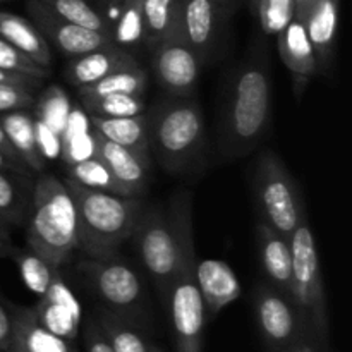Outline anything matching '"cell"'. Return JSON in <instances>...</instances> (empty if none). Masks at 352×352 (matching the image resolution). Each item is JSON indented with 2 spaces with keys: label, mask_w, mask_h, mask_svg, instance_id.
<instances>
[{
  "label": "cell",
  "mask_w": 352,
  "mask_h": 352,
  "mask_svg": "<svg viewBox=\"0 0 352 352\" xmlns=\"http://www.w3.org/2000/svg\"><path fill=\"white\" fill-rule=\"evenodd\" d=\"M272 116V79L265 58L246 62L230 81L222 117L220 150L226 157H244L267 134Z\"/></svg>",
  "instance_id": "obj_1"
},
{
  "label": "cell",
  "mask_w": 352,
  "mask_h": 352,
  "mask_svg": "<svg viewBox=\"0 0 352 352\" xmlns=\"http://www.w3.org/2000/svg\"><path fill=\"white\" fill-rule=\"evenodd\" d=\"M65 186L74 198L79 220V250L89 258L117 254V250L134 236L144 213V203L138 196L82 188L71 179Z\"/></svg>",
  "instance_id": "obj_2"
},
{
  "label": "cell",
  "mask_w": 352,
  "mask_h": 352,
  "mask_svg": "<svg viewBox=\"0 0 352 352\" xmlns=\"http://www.w3.org/2000/svg\"><path fill=\"white\" fill-rule=\"evenodd\" d=\"M26 217L28 246L50 265L58 268L79 250L78 210L65 182L41 175L31 192Z\"/></svg>",
  "instance_id": "obj_3"
},
{
  "label": "cell",
  "mask_w": 352,
  "mask_h": 352,
  "mask_svg": "<svg viewBox=\"0 0 352 352\" xmlns=\"http://www.w3.org/2000/svg\"><path fill=\"white\" fill-rule=\"evenodd\" d=\"M133 237L141 263L164 296L181 270L186 251L195 246L189 196H179L170 213L144 210Z\"/></svg>",
  "instance_id": "obj_4"
},
{
  "label": "cell",
  "mask_w": 352,
  "mask_h": 352,
  "mask_svg": "<svg viewBox=\"0 0 352 352\" xmlns=\"http://www.w3.org/2000/svg\"><path fill=\"white\" fill-rule=\"evenodd\" d=\"M150 151L165 170L179 172L199 153L205 140V117L192 98H170L150 113Z\"/></svg>",
  "instance_id": "obj_5"
},
{
  "label": "cell",
  "mask_w": 352,
  "mask_h": 352,
  "mask_svg": "<svg viewBox=\"0 0 352 352\" xmlns=\"http://www.w3.org/2000/svg\"><path fill=\"white\" fill-rule=\"evenodd\" d=\"M253 184L261 222L289 239L306 217L301 192L291 172L277 155L267 151L258 158Z\"/></svg>",
  "instance_id": "obj_6"
},
{
  "label": "cell",
  "mask_w": 352,
  "mask_h": 352,
  "mask_svg": "<svg viewBox=\"0 0 352 352\" xmlns=\"http://www.w3.org/2000/svg\"><path fill=\"white\" fill-rule=\"evenodd\" d=\"M292 256L291 299L311 320L320 339L329 337V313H327L325 285L320 268L315 236L308 219H302L289 237Z\"/></svg>",
  "instance_id": "obj_7"
},
{
  "label": "cell",
  "mask_w": 352,
  "mask_h": 352,
  "mask_svg": "<svg viewBox=\"0 0 352 352\" xmlns=\"http://www.w3.org/2000/svg\"><path fill=\"white\" fill-rule=\"evenodd\" d=\"M195 246L184 254L181 270L162 296L174 332L175 352H203L206 318L205 302L195 277Z\"/></svg>",
  "instance_id": "obj_8"
},
{
  "label": "cell",
  "mask_w": 352,
  "mask_h": 352,
  "mask_svg": "<svg viewBox=\"0 0 352 352\" xmlns=\"http://www.w3.org/2000/svg\"><path fill=\"white\" fill-rule=\"evenodd\" d=\"M81 270L100 301L110 313L133 323L143 309V282L136 270L117 254L105 258H89L82 261Z\"/></svg>",
  "instance_id": "obj_9"
},
{
  "label": "cell",
  "mask_w": 352,
  "mask_h": 352,
  "mask_svg": "<svg viewBox=\"0 0 352 352\" xmlns=\"http://www.w3.org/2000/svg\"><path fill=\"white\" fill-rule=\"evenodd\" d=\"M254 313L265 342L278 351H287L301 342L302 315L299 306L274 285H260L254 292Z\"/></svg>",
  "instance_id": "obj_10"
},
{
  "label": "cell",
  "mask_w": 352,
  "mask_h": 352,
  "mask_svg": "<svg viewBox=\"0 0 352 352\" xmlns=\"http://www.w3.org/2000/svg\"><path fill=\"white\" fill-rule=\"evenodd\" d=\"M201 64V57L177 33L153 48V72L170 98H191L198 86Z\"/></svg>",
  "instance_id": "obj_11"
},
{
  "label": "cell",
  "mask_w": 352,
  "mask_h": 352,
  "mask_svg": "<svg viewBox=\"0 0 352 352\" xmlns=\"http://www.w3.org/2000/svg\"><path fill=\"white\" fill-rule=\"evenodd\" d=\"M26 10L31 17L30 21L41 31L45 40L50 41L62 55L69 58H76L79 55L113 45L109 34L60 19L40 0H28Z\"/></svg>",
  "instance_id": "obj_12"
},
{
  "label": "cell",
  "mask_w": 352,
  "mask_h": 352,
  "mask_svg": "<svg viewBox=\"0 0 352 352\" xmlns=\"http://www.w3.org/2000/svg\"><path fill=\"white\" fill-rule=\"evenodd\" d=\"M38 322L62 339L76 340L81 327V305L60 274L54 278L50 287L33 308Z\"/></svg>",
  "instance_id": "obj_13"
},
{
  "label": "cell",
  "mask_w": 352,
  "mask_h": 352,
  "mask_svg": "<svg viewBox=\"0 0 352 352\" xmlns=\"http://www.w3.org/2000/svg\"><path fill=\"white\" fill-rule=\"evenodd\" d=\"M340 0H296V16L302 21L315 50L318 67L330 64L339 30Z\"/></svg>",
  "instance_id": "obj_14"
},
{
  "label": "cell",
  "mask_w": 352,
  "mask_h": 352,
  "mask_svg": "<svg viewBox=\"0 0 352 352\" xmlns=\"http://www.w3.org/2000/svg\"><path fill=\"white\" fill-rule=\"evenodd\" d=\"M219 21L220 7L212 0H179L175 33L205 60L217 38Z\"/></svg>",
  "instance_id": "obj_15"
},
{
  "label": "cell",
  "mask_w": 352,
  "mask_h": 352,
  "mask_svg": "<svg viewBox=\"0 0 352 352\" xmlns=\"http://www.w3.org/2000/svg\"><path fill=\"white\" fill-rule=\"evenodd\" d=\"M195 277L199 294L205 302L208 320L215 318L223 308L239 299L243 292L236 272L222 260H215V258L196 260Z\"/></svg>",
  "instance_id": "obj_16"
},
{
  "label": "cell",
  "mask_w": 352,
  "mask_h": 352,
  "mask_svg": "<svg viewBox=\"0 0 352 352\" xmlns=\"http://www.w3.org/2000/svg\"><path fill=\"white\" fill-rule=\"evenodd\" d=\"M93 155L107 165L113 177L129 191L131 196H140L144 192L148 174H150V162L143 160L133 151L126 150L120 144L107 140L102 134L93 131Z\"/></svg>",
  "instance_id": "obj_17"
},
{
  "label": "cell",
  "mask_w": 352,
  "mask_h": 352,
  "mask_svg": "<svg viewBox=\"0 0 352 352\" xmlns=\"http://www.w3.org/2000/svg\"><path fill=\"white\" fill-rule=\"evenodd\" d=\"M134 65H140V62L129 50L119 48L117 45H109V47H102L98 50L72 58L65 74L71 85L85 88L107 78L112 72L134 67Z\"/></svg>",
  "instance_id": "obj_18"
},
{
  "label": "cell",
  "mask_w": 352,
  "mask_h": 352,
  "mask_svg": "<svg viewBox=\"0 0 352 352\" xmlns=\"http://www.w3.org/2000/svg\"><path fill=\"white\" fill-rule=\"evenodd\" d=\"M12 316V340L9 352H76L71 342L45 329L33 308L9 305Z\"/></svg>",
  "instance_id": "obj_19"
},
{
  "label": "cell",
  "mask_w": 352,
  "mask_h": 352,
  "mask_svg": "<svg viewBox=\"0 0 352 352\" xmlns=\"http://www.w3.org/2000/svg\"><path fill=\"white\" fill-rule=\"evenodd\" d=\"M258 253H260L261 267L270 284L277 291L284 292L291 298V280H292V256L289 239L275 232L265 222H258Z\"/></svg>",
  "instance_id": "obj_20"
},
{
  "label": "cell",
  "mask_w": 352,
  "mask_h": 352,
  "mask_svg": "<svg viewBox=\"0 0 352 352\" xmlns=\"http://www.w3.org/2000/svg\"><path fill=\"white\" fill-rule=\"evenodd\" d=\"M93 131L107 140L133 151L143 160L150 162V116L138 113L131 117H96L89 116Z\"/></svg>",
  "instance_id": "obj_21"
},
{
  "label": "cell",
  "mask_w": 352,
  "mask_h": 352,
  "mask_svg": "<svg viewBox=\"0 0 352 352\" xmlns=\"http://www.w3.org/2000/svg\"><path fill=\"white\" fill-rule=\"evenodd\" d=\"M277 47L282 62L292 72L296 81H308L320 69L305 24L296 14L291 23L277 34Z\"/></svg>",
  "instance_id": "obj_22"
},
{
  "label": "cell",
  "mask_w": 352,
  "mask_h": 352,
  "mask_svg": "<svg viewBox=\"0 0 352 352\" xmlns=\"http://www.w3.org/2000/svg\"><path fill=\"white\" fill-rule=\"evenodd\" d=\"M47 93L48 95H45L43 102L38 107L36 117H34L38 143H40L43 157L57 153L60 143H64V136L69 126L67 98L57 88Z\"/></svg>",
  "instance_id": "obj_23"
},
{
  "label": "cell",
  "mask_w": 352,
  "mask_h": 352,
  "mask_svg": "<svg viewBox=\"0 0 352 352\" xmlns=\"http://www.w3.org/2000/svg\"><path fill=\"white\" fill-rule=\"evenodd\" d=\"M0 38L33 58L36 64L50 69L52 52L48 41L30 19L0 10Z\"/></svg>",
  "instance_id": "obj_24"
},
{
  "label": "cell",
  "mask_w": 352,
  "mask_h": 352,
  "mask_svg": "<svg viewBox=\"0 0 352 352\" xmlns=\"http://www.w3.org/2000/svg\"><path fill=\"white\" fill-rule=\"evenodd\" d=\"M0 126L26 167L38 172L43 170L45 157L38 143L34 117L28 110H14V112L2 113Z\"/></svg>",
  "instance_id": "obj_25"
},
{
  "label": "cell",
  "mask_w": 352,
  "mask_h": 352,
  "mask_svg": "<svg viewBox=\"0 0 352 352\" xmlns=\"http://www.w3.org/2000/svg\"><path fill=\"white\" fill-rule=\"evenodd\" d=\"M144 43L153 50L177 30L179 0H141Z\"/></svg>",
  "instance_id": "obj_26"
},
{
  "label": "cell",
  "mask_w": 352,
  "mask_h": 352,
  "mask_svg": "<svg viewBox=\"0 0 352 352\" xmlns=\"http://www.w3.org/2000/svg\"><path fill=\"white\" fill-rule=\"evenodd\" d=\"M76 184L82 188L95 189V191L113 192L120 196H131L129 191L117 181L112 172L107 168V165L100 160L96 155L82 158V160L69 164V177Z\"/></svg>",
  "instance_id": "obj_27"
},
{
  "label": "cell",
  "mask_w": 352,
  "mask_h": 352,
  "mask_svg": "<svg viewBox=\"0 0 352 352\" xmlns=\"http://www.w3.org/2000/svg\"><path fill=\"white\" fill-rule=\"evenodd\" d=\"M148 86V76L141 65L120 69L112 72L107 78L93 82V85L78 88L79 95L85 96H103L112 93H126V95H143Z\"/></svg>",
  "instance_id": "obj_28"
},
{
  "label": "cell",
  "mask_w": 352,
  "mask_h": 352,
  "mask_svg": "<svg viewBox=\"0 0 352 352\" xmlns=\"http://www.w3.org/2000/svg\"><path fill=\"white\" fill-rule=\"evenodd\" d=\"M113 45L124 50L138 47L144 41V23L141 0H124L119 14L110 26Z\"/></svg>",
  "instance_id": "obj_29"
},
{
  "label": "cell",
  "mask_w": 352,
  "mask_h": 352,
  "mask_svg": "<svg viewBox=\"0 0 352 352\" xmlns=\"http://www.w3.org/2000/svg\"><path fill=\"white\" fill-rule=\"evenodd\" d=\"M45 7L52 10L55 16L67 23L100 31L110 36V26L102 16L96 6L89 0H40Z\"/></svg>",
  "instance_id": "obj_30"
},
{
  "label": "cell",
  "mask_w": 352,
  "mask_h": 352,
  "mask_svg": "<svg viewBox=\"0 0 352 352\" xmlns=\"http://www.w3.org/2000/svg\"><path fill=\"white\" fill-rule=\"evenodd\" d=\"M79 100L86 112L96 117H131L143 113L146 109L143 95H126V93H112L103 96L79 95Z\"/></svg>",
  "instance_id": "obj_31"
},
{
  "label": "cell",
  "mask_w": 352,
  "mask_h": 352,
  "mask_svg": "<svg viewBox=\"0 0 352 352\" xmlns=\"http://www.w3.org/2000/svg\"><path fill=\"white\" fill-rule=\"evenodd\" d=\"M96 322H98L100 329L105 333L113 352H150V344L126 320L107 311L102 313L96 318Z\"/></svg>",
  "instance_id": "obj_32"
},
{
  "label": "cell",
  "mask_w": 352,
  "mask_h": 352,
  "mask_svg": "<svg viewBox=\"0 0 352 352\" xmlns=\"http://www.w3.org/2000/svg\"><path fill=\"white\" fill-rule=\"evenodd\" d=\"M12 260L16 261L23 282L28 289L38 296H43L54 278L58 275V268L45 261L33 251H12Z\"/></svg>",
  "instance_id": "obj_33"
},
{
  "label": "cell",
  "mask_w": 352,
  "mask_h": 352,
  "mask_svg": "<svg viewBox=\"0 0 352 352\" xmlns=\"http://www.w3.org/2000/svg\"><path fill=\"white\" fill-rule=\"evenodd\" d=\"M253 7L258 12L263 33L277 36L294 17L296 0H256Z\"/></svg>",
  "instance_id": "obj_34"
},
{
  "label": "cell",
  "mask_w": 352,
  "mask_h": 352,
  "mask_svg": "<svg viewBox=\"0 0 352 352\" xmlns=\"http://www.w3.org/2000/svg\"><path fill=\"white\" fill-rule=\"evenodd\" d=\"M0 69L14 72V74L26 76V78L38 79V81L50 74V69L36 64L33 58H30L26 54L17 50L16 47L7 43L2 38H0Z\"/></svg>",
  "instance_id": "obj_35"
},
{
  "label": "cell",
  "mask_w": 352,
  "mask_h": 352,
  "mask_svg": "<svg viewBox=\"0 0 352 352\" xmlns=\"http://www.w3.org/2000/svg\"><path fill=\"white\" fill-rule=\"evenodd\" d=\"M28 208L30 201H24L14 179L0 172V222L19 223Z\"/></svg>",
  "instance_id": "obj_36"
},
{
  "label": "cell",
  "mask_w": 352,
  "mask_h": 352,
  "mask_svg": "<svg viewBox=\"0 0 352 352\" xmlns=\"http://www.w3.org/2000/svg\"><path fill=\"white\" fill-rule=\"evenodd\" d=\"M34 103L33 85L0 82V113L28 110Z\"/></svg>",
  "instance_id": "obj_37"
},
{
  "label": "cell",
  "mask_w": 352,
  "mask_h": 352,
  "mask_svg": "<svg viewBox=\"0 0 352 352\" xmlns=\"http://www.w3.org/2000/svg\"><path fill=\"white\" fill-rule=\"evenodd\" d=\"M85 351L86 352H113L98 322L91 320L85 327Z\"/></svg>",
  "instance_id": "obj_38"
},
{
  "label": "cell",
  "mask_w": 352,
  "mask_h": 352,
  "mask_svg": "<svg viewBox=\"0 0 352 352\" xmlns=\"http://www.w3.org/2000/svg\"><path fill=\"white\" fill-rule=\"evenodd\" d=\"M12 340V316L9 306L0 301V349L9 352Z\"/></svg>",
  "instance_id": "obj_39"
},
{
  "label": "cell",
  "mask_w": 352,
  "mask_h": 352,
  "mask_svg": "<svg viewBox=\"0 0 352 352\" xmlns=\"http://www.w3.org/2000/svg\"><path fill=\"white\" fill-rule=\"evenodd\" d=\"M0 82H19V85H36L38 79L26 78V76L14 74V72H7L0 69Z\"/></svg>",
  "instance_id": "obj_40"
},
{
  "label": "cell",
  "mask_w": 352,
  "mask_h": 352,
  "mask_svg": "<svg viewBox=\"0 0 352 352\" xmlns=\"http://www.w3.org/2000/svg\"><path fill=\"white\" fill-rule=\"evenodd\" d=\"M0 150H2L6 155H9V157L12 158L14 162H17V164L26 165L23 160H21V157H19V155H17V151L12 148V144H10L9 138H7L6 133H3L2 126H0Z\"/></svg>",
  "instance_id": "obj_41"
},
{
  "label": "cell",
  "mask_w": 352,
  "mask_h": 352,
  "mask_svg": "<svg viewBox=\"0 0 352 352\" xmlns=\"http://www.w3.org/2000/svg\"><path fill=\"white\" fill-rule=\"evenodd\" d=\"M26 167V165H21L17 164V162H14L12 158L9 157V155L3 153L2 150H0V172H14V170H23V168Z\"/></svg>",
  "instance_id": "obj_42"
},
{
  "label": "cell",
  "mask_w": 352,
  "mask_h": 352,
  "mask_svg": "<svg viewBox=\"0 0 352 352\" xmlns=\"http://www.w3.org/2000/svg\"><path fill=\"white\" fill-rule=\"evenodd\" d=\"M285 352H315V351H313L311 346H308V344L298 342L296 346H292L291 349H287Z\"/></svg>",
  "instance_id": "obj_43"
},
{
  "label": "cell",
  "mask_w": 352,
  "mask_h": 352,
  "mask_svg": "<svg viewBox=\"0 0 352 352\" xmlns=\"http://www.w3.org/2000/svg\"><path fill=\"white\" fill-rule=\"evenodd\" d=\"M212 2H215L217 6H219L220 9H222V7H229L230 3L234 2V0H212Z\"/></svg>",
  "instance_id": "obj_44"
},
{
  "label": "cell",
  "mask_w": 352,
  "mask_h": 352,
  "mask_svg": "<svg viewBox=\"0 0 352 352\" xmlns=\"http://www.w3.org/2000/svg\"><path fill=\"white\" fill-rule=\"evenodd\" d=\"M150 352H162V351H160V349H158V347L151 346V349H150Z\"/></svg>",
  "instance_id": "obj_45"
},
{
  "label": "cell",
  "mask_w": 352,
  "mask_h": 352,
  "mask_svg": "<svg viewBox=\"0 0 352 352\" xmlns=\"http://www.w3.org/2000/svg\"><path fill=\"white\" fill-rule=\"evenodd\" d=\"M250 2H251V6H254V2H256V0H250Z\"/></svg>",
  "instance_id": "obj_46"
},
{
  "label": "cell",
  "mask_w": 352,
  "mask_h": 352,
  "mask_svg": "<svg viewBox=\"0 0 352 352\" xmlns=\"http://www.w3.org/2000/svg\"><path fill=\"white\" fill-rule=\"evenodd\" d=\"M0 352H3V351H2V349H0Z\"/></svg>",
  "instance_id": "obj_47"
},
{
  "label": "cell",
  "mask_w": 352,
  "mask_h": 352,
  "mask_svg": "<svg viewBox=\"0 0 352 352\" xmlns=\"http://www.w3.org/2000/svg\"><path fill=\"white\" fill-rule=\"evenodd\" d=\"M0 2H3V0H0Z\"/></svg>",
  "instance_id": "obj_48"
},
{
  "label": "cell",
  "mask_w": 352,
  "mask_h": 352,
  "mask_svg": "<svg viewBox=\"0 0 352 352\" xmlns=\"http://www.w3.org/2000/svg\"><path fill=\"white\" fill-rule=\"evenodd\" d=\"M0 226H2V222H0Z\"/></svg>",
  "instance_id": "obj_49"
}]
</instances>
